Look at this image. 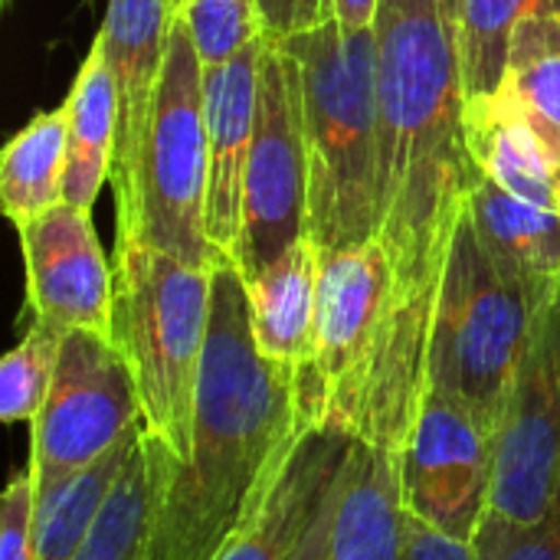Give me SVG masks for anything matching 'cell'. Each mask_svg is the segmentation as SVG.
I'll return each instance as SVG.
<instances>
[{
	"instance_id": "6da1fadb",
	"label": "cell",
	"mask_w": 560,
	"mask_h": 560,
	"mask_svg": "<svg viewBox=\"0 0 560 560\" xmlns=\"http://www.w3.org/2000/svg\"><path fill=\"white\" fill-rule=\"evenodd\" d=\"M299 387L253 338L240 269L213 272V312L197 374L190 453L174 463L158 446V499L148 560H217L282 476L299 440Z\"/></svg>"
},
{
	"instance_id": "7a4b0ae2",
	"label": "cell",
	"mask_w": 560,
	"mask_h": 560,
	"mask_svg": "<svg viewBox=\"0 0 560 560\" xmlns=\"http://www.w3.org/2000/svg\"><path fill=\"white\" fill-rule=\"evenodd\" d=\"M377 36V240L397 289H440L476 171L459 36L440 0H384Z\"/></svg>"
},
{
	"instance_id": "3957f363",
	"label": "cell",
	"mask_w": 560,
	"mask_h": 560,
	"mask_svg": "<svg viewBox=\"0 0 560 560\" xmlns=\"http://www.w3.org/2000/svg\"><path fill=\"white\" fill-rule=\"evenodd\" d=\"M279 43L299 69L308 236L318 253L377 240V36L335 20Z\"/></svg>"
},
{
	"instance_id": "277c9868",
	"label": "cell",
	"mask_w": 560,
	"mask_h": 560,
	"mask_svg": "<svg viewBox=\"0 0 560 560\" xmlns=\"http://www.w3.org/2000/svg\"><path fill=\"white\" fill-rule=\"evenodd\" d=\"M112 341L131 364L144 433L184 463L190 453L194 394L213 312L217 266L184 262L135 236H115Z\"/></svg>"
},
{
	"instance_id": "5b68a950",
	"label": "cell",
	"mask_w": 560,
	"mask_h": 560,
	"mask_svg": "<svg viewBox=\"0 0 560 560\" xmlns=\"http://www.w3.org/2000/svg\"><path fill=\"white\" fill-rule=\"evenodd\" d=\"M555 285H538L502 269L463 210L443 266L427 390L456 400L499 433L509 387Z\"/></svg>"
},
{
	"instance_id": "8992f818",
	"label": "cell",
	"mask_w": 560,
	"mask_h": 560,
	"mask_svg": "<svg viewBox=\"0 0 560 560\" xmlns=\"http://www.w3.org/2000/svg\"><path fill=\"white\" fill-rule=\"evenodd\" d=\"M207 167L203 62L187 23L174 16L131 203L115 217L118 236H135L184 262L220 266L223 259L207 236Z\"/></svg>"
},
{
	"instance_id": "52a82bcc",
	"label": "cell",
	"mask_w": 560,
	"mask_h": 560,
	"mask_svg": "<svg viewBox=\"0 0 560 560\" xmlns=\"http://www.w3.org/2000/svg\"><path fill=\"white\" fill-rule=\"evenodd\" d=\"M560 472V282L538 312L495 433V482L476 558L502 560L541 518Z\"/></svg>"
},
{
	"instance_id": "ba28073f",
	"label": "cell",
	"mask_w": 560,
	"mask_h": 560,
	"mask_svg": "<svg viewBox=\"0 0 560 560\" xmlns=\"http://www.w3.org/2000/svg\"><path fill=\"white\" fill-rule=\"evenodd\" d=\"M30 430L33 440L26 469L33 472L36 492L98 466L144 430L131 364L108 335H62L49 397Z\"/></svg>"
},
{
	"instance_id": "9c48e42d",
	"label": "cell",
	"mask_w": 560,
	"mask_h": 560,
	"mask_svg": "<svg viewBox=\"0 0 560 560\" xmlns=\"http://www.w3.org/2000/svg\"><path fill=\"white\" fill-rule=\"evenodd\" d=\"M302 236H308V158L299 69L295 59L269 39L259 72V112L233 266L249 279Z\"/></svg>"
},
{
	"instance_id": "30bf717a",
	"label": "cell",
	"mask_w": 560,
	"mask_h": 560,
	"mask_svg": "<svg viewBox=\"0 0 560 560\" xmlns=\"http://www.w3.org/2000/svg\"><path fill=\"white\" fill-rule=\"evenodd\" d=\"M394 289V262L381 240L322 253L312 371V420L318 430L351 436Z\"/></svg>"
},
{
	"instance_id": "8fae6325",
	"label": "cell",
	"mask_w": 560,
	"mask_h": 560,
	"mask_svg": "<svg viewBox=\"0 0 560 560\" xmlns=\"http://www.w3.org/2000/svg\"><path fill=\"white\" fill-rule=\"evenodd\" d=\"M397 479L410 518L476 545L492 502L495 430L456 400L427 390L397 456Z\"/></svg>"
},
{
	"instance_id": "7c38bea8",
	"label": "cell",
	"mask_w": 560,
	"mask_h": 560,
	"mask_svg": "<svg viewBox=\"0 0 560 560\" xmlns=\"http://www.w3.org/2000/svg\"><path fill=\"white\" fill-rule=\"evenodd\" d=\"M33 322L56 331H98L112 338L115 266L95 236L92 213L72 203L16 223Z\"/></svg>"
},
{
	"instance_id": "4fadbf2b",
	"label": "cell",
	"mask_w": 560,
	"mask_h": 560,
	"mask_svg": "<svg viewBox=\"0 0 560 560\" xmlns=\"http://www.w3.org/2000/svg\"><path fill=\"white\" fill-rule=\"evenodd\" d=\"M269 36L249 43L236 59L203 69L207 115V236L223 262H233L243 226L246 164L259 112V72Z\"/></svg>"
},
{
	"instance_id": "5bb4252c",
	"label": "cell",
	"mask_w": 560,
	"mask_h": 560,
	"mask_svg": "<svg viewBox=\"0 0 560 560\" xmlns=\"http://www.w3.org/2000/svg\"><path fill=\"white\" fill-rule=\"evenodd\" d=\"M171 0H108L102 20V43L118 89V141L112 161L115 217L128 210L138 154L151 115V102L161 82V69L171 43Z\"/></svg>"
},
{
	"instance_id": "9a60e30c",
	"label": "cell",
	"mask_w": 560,
	"mask_h": 560,
	"mask_svg": "<svg viewBox=\"0 0 560 560\" xmlns=\"http://www.w3.org/2000/svg\"><path fill=\"white\" fill-rule=\"evenodd\" d=\"M318 272H322V253L312 236H302L276 262L243 279L249 295V322H253L256 348L272 364H279L295 377L299 407L308 430H318L312 420Z\"/></svg>"
},
{
	"instance_id": "2e32d148",
	"label": "cell",
	"mask_w": 560,
	"mask_h": 560,
	"mask_svg": "<svg viewBox=\"0 0 560 560\" xmlns=\"http://www.w3.org/2000/svg\"><path fill=\"white\" fill-rule=\"evenodd\" d=\"M351 443L338 430L305 433L276 486L217 560H292L325 499L335 492Z\"/></svg>"
},
{
	"instance_id": "e0dca14e",
	"label": "cell",
	"mask_w": 560,
	"mask_h": 560,
	"mask_svg": "<svg viewBox=\"0 0 560 560\" xmlns=\"http://www.w3.org/2000/svg\"><path fill=\"white\" fill-rule=\"evenodd\" d=\"M407 512L397 459L368 443H351L331 518L328 560H404Z\"/></svg>"
},
{
	"instance_id": "ac0fdd59",
	"label": "cell",
	"mask_w": 560,
	"mask_h": 560,
	"mask_svg": "<svg viewBox=\"0 0 560 560\" xmlns=\"http://www.w3.org/2000/svg\"><path fill=\"white\" fill-rule=\"evenodd\" d=\"M62 105H66L62 203H72L92 213L102 194V184L112 177L115 141H118V89H115V75H112L105 43L98 33Z\"/></svg>"
},
{
	"instance_id": "d6986e66",
	"label": "cell",
	"mask_w": 560,
	"mask_h": 560,
	"mask_svg": "<svg viewBox=\"0 0 560 560\" xmlns=\"http://www.w3.org/2000/svg\"><path fill=\"white\" fill-rule=\"evenodd\" d=\"M466 144L476 177H486L528 203L558 210L555 167L502 89L466 102Z\"/></svg>"
},
{
	"instance_id": "ffe728a7",
	"label": "cell",
	"mask_w": 560,
	"mask_h": 560,
	"mask_svg": "<svg viewBox=\"0 0 560 560\" xmlns=\"http://www.w3.org/2000/svg\"><path fill=\"white\" fill-rule=\"evenodd\" d=\"M466 217L479 236V243L489 249V256L538 285H555L560 279V213L528 203L499 184L476 177Z\"/></svg>"
},
{
	"instance_id": "44dd1931",
	"label": "cell",
	"mask_w": 560,
	"mask_h": 560,
	"mask_svg": "<svg viewBox=\"0 0 560 560\" xmlns=\"http://www.w3.org/2000/svg\"><path fill=\"white\" fill-rule=\"evenodd\" d=\"M499 89L535 131L551 167H560V10L518 23Z\"/></svg>"
},
{
	"instance_id": "7402d4cb",
	"label": "cell",
	"mask_w": 560,
	"mask_h": 560,
	"mask_svg": "<svg viewBox=\"0 0 560 560\" xmlns=\"http://www.w3.org/2000/svg\"><path fill=\"white\" fill-rule=\"evenodd\" d=\"M66 187V105L39 112L0 154V203L16 226L62 203Z\"/></svg>"
},
{
	"instance_id": "603a6c76",
	"label": "cell",
	"mask_w": 560,
	"mask_h": 560,
	"mask_svg": "<svg viewBox=\"0 0 560 560\" xmlns=\"http://www.w3.org/2000/svg\"><path fill=\"white\" fill-rule=\"evenodd\" d=\"M154 499H158V446L141 430L79 551V560H148Z\"/></svg>"
},
{
	"instance_id": "cb8c5ba5",
	"label": "cell",
	"mask_w": 560,
	"mask_h": 560,
	"mask_svg": "<svg viewBox=\"0 0 560 560\" xmlns=\"http://www.w3.org/2000/svg\"><path fill=\"white\" fill-rule=\"evenodd\" d=\"M135 440L125 450H118L115 456L102 459L98 466L75 472L46 492H36V560H79V551H82Z\"/></svg>"
},
{
	"instance_id": "d4e9b609",
	"label": "cell",
	"mask_w": 560,
	"mask_h": 560,
	"mask_svg": "<svg viewBox=\"0 0 560 560\" xmlns=\"http://www.w3.org/2000/svg\"><path fill=\"white\" fill-rule=\"evenodd\" d=\"M545 10H560V0H463L456 36L469 98L492 95L502 85L512 33Z\"/></svg>"
},
{
	"instance_id": "484cf974",
	"label": "cell",
	"mask_w": 560,
	"mask_h": 560,
	"mask_svg": "<svg viewBox=\"0 0 560 560\" xmlns=\"http://www.w3.org/2000/svg\"><path fill=\"white\" fill-rule=\"evenodd\" d=\"M62 351V331L33 322L0 364V420L33 423L49 397Z\"/></svg>"
},
{
	"instance_id": "4316f807",
	"label": "cell",
	"mask_w": 560,
	"mask_h": 560,
	"mask_svg": "<svg viewBox=\"0 0 560 560\" xmlns=\"http://www.w3.org/2000/svg\"><path fill=\"white\" fill-rule=\"evenodd\" d=\"M177 16L187 23L203 69L236 59L249 43L266 36L259 0H184Z\"/></svg>"
},
{
	"instance_id": "83f0119b",
	"label": "cell",
	"mask_w": 560,
	"mask_h": 560,
	"mask_svg": "<svg viewBox=\"0 0 560 560\" xmlns=\"http://www.w3.org/2000/svg\"><path fill=\"white\" fill-rule=\"evenodd\" d=\"M0 560H36V482L30 469L13 472L0 499Z\"/></svg>"
},
{
	"instance_id": "f1b7e54d",
	"label": "cell",
	"mask_w": 560,
	"mask_h": 560,
	"mask_svg": "<svg viewBox=\"0 0 560 560\" xmlns=\"http://www.w3.org/2000/svg\"><path fill=\"white\" fill-rule=\"evenodd\" d=\"M262 30L269 39H289L335 20L331 0H259Z\"/></svg>"
},
{
	"instance_id": "f546056e",
	"label": "cell",
	"mask_w": 560,
	"mask_h": 560,
	"mask_svg": "<svg viewBox=\"0 0 560 560\" xmlns=\"http://www.w3.org/2000/svg\"><path fill=\"white\" fill-rule=\"evenodd\" d=\"M502 560H560V472L541 518L505 551Z\"/></svg>"
},
{
	"instance_id": "4dcf8cb0",
	"label": "cell",
	"mask_w": 560,
	"mask_h": 560,
	"mask_svg": "<svg viewBox=\"0 0 560 560\" xmlns=\"http://www.w3.org/2000/svg\"><path fill=\"white\" fill-rule=\"evenodd\" d=\"M404 560H479L476 548L466 541H456L450 535H440L417 518L407 515V541H404Z\"/></svg>"
},
{
	"instance_id": "1f68e13d",
	"label": "cell",
	"mask_w": 560,
	"mask_h": 560,
	"mask_svg": "<svg viewBox=\"0 0 560 560\" xmlns=\"http://www.w3.org/2000/svg\"><path fill=\"white\" fill-rule=\"evenodd\" d=\"M345 476V472H341ZM338 492H341V479L335 486V492L325 499L322 512L315 515V522L308 525L305 538L299 541L292 560H328V548H331V518H335V505H338Z\"/></svg>"
},
{
	"instance_id": "d6a6232c",
	"label": "cell",
	"mask_w": 560,
	"mask_h": 560,
	"mask_svg": "<svg viewBox=\"0 0 560 560\" xmlns=\"http://www.w3.org/2000/svg\"><path fill=\"white\" fill-rule=\"evenodd\" d=\"M381 3H384V0H331L335 23H338L345 33H368V30L377 26Z\"/></svg>"
},
{
	"instance_id": "836d02e7",
	"label": "cell",
	"mask_w": 560,
	"mask_h": 560,
	"mask_svg": "<svg viewBox=\"0 0 560 560\" xmlns=\"http://www.w3.org/2000/svg\"><path fill=\"white\" fill-rule=\"evenodd\" d=\"M440 3H443V10H446L450 23L456 26V23H459V7H463V0H440Z\"/></svg>"
},
{
	"instance_id": "e575fe53",
	"label": "cell",
	"mask_w": 560,
	"mask_h": 560,
	"mask_svg": "<svg viewBox=\"0 0 560 560\" xmlns=\"http://www.w3.org/2000/svg\"><path fill=\"white\" fill-rule=\"evenodd\" d=\"M555 190H558V213H560V167H555Z\"/></svg>"
},
{
	"instance_id": "d590c367",
	"label": "cell",
	"mask_w": 560,
	"mask_h": 560,
	"mask_svg": "<svg viewBox=\"0 0 560 560\" xmlns=\"http://www.w3.org/2000/svg\"><path fill=\"white\" fill-rule=\"evenodd\" d=\"M180 7H184V0H171V13H174V16L180 13Z\"/></svg>"
},
{
	"instance_id": "8d00e7d4",
	"label": "cell",
	"mask_w": 560,
	"mask_h": 560,
	"mask_svg": "<svg viewBox=\"0 0 560 560\" xmlns=\"http://www.w3.org/2000/svg\"><path fill=\"white\" fill-rule=\"evenodd\" d=\"M3 3H7V0H3Z\"/></svg>"
}]
</instances>
